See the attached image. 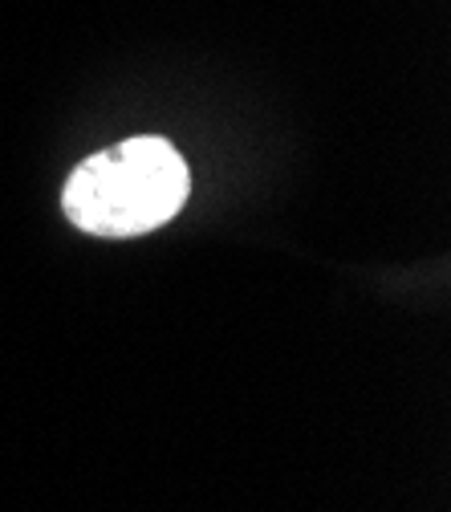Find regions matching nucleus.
<instances>
[{"label": "nucleus", "instance_id": "1", "mask_svg": "<svg viewBox=\"0 0 451 512\" xmlns=\"http://www.w3.org/2000/svg\"><path fill=\"white\" fill-rule=\"evenodd\" d=\"M187 200V163L167 139H126L82 159L61 208L94 236H143L167 224Z\"/></svg>", "mask_w": 451, "mask_h": 512}]
</instances>
